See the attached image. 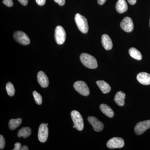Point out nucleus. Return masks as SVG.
Returning <instances> with one entry per match:
<instances>
[{
	"mask_svg": "<svg viewBox=\"0 0 150 150\" xmlns=\"http://www.w3.org/2000/svg\"><path fill=\"white\" fill-rule=\"evenodd\" d=\"M80 59L82 64L88 69H95L97 68L96 59L90 54L83 53L80 56Z\"/></svg>",
	"mask_w": 150,
	"mask_h": 150,
	"instance_id": "nucleus-1",
	"label": "nucleus"
},
{
	"mask_svg": "<svg viewBox=\"0 0 150 150\" xmlns=\"http://www.w3.org/2000/svg\"><path fill=\"white\" fill-rule=\"evenodd\" d=\"M75 21L80 31L82 33H86L88 30V25L86 18L80 14L76 13L75 16Z\"/></svg>",
	"mask_w": 150,
	"mask_h": 150,
	"instance_id": "nucleus-2",
	"label": "nucleus"
},
{
	"mask_svg": "<svg viewBox=\"0 0 150 150\" xmlns=\"http://www.w3.org/2000/svg\"><path fill=\"white\" fill-rule=\"evenodd\" d=\"M71 117L75 128L78 131H82L84 128V123L83 119L80 113L77 110H73L71 112Z\"/></svg>",
	"mask_w": 150,
	"mask_h": 150,
	"instance_id": "nucleus-3",
	"label": "nucleus"
},
{
	"mask_svg": "<svg viewBox=\"0 0 150 150\" xmlns=\"http://www.w3.org/2000/svg\"><path fill=\"white\" fill-rule=\"evenodd\" d=\"M74 87L75 89L81 95L87 96L89 95V89L84 82L77 81L74 83Z\"/></svg>",
	"mask_w": 150,
	"mask_h": 150,
	"instance_id": "nucleus-4",
	"label": "nucleus"
},
{
	"mask_svg": "<svg viewBox=\"0 0 150 150\" xmlns=\"http://www.w3.org/2000/svg\"><path fill=\"white\" fill-rule=\"evenodd\" d=\"M55 39L56 43L62 45L64 43L66 39V33L65 30L60 25L56 27L55 30Z\"/></svg>",
	"mask_w": 150,
	"mask_h": 150,
	"instance_id": "nucleus-5",
	"label": "nucleus"
},
{
	"mask_svg": "<svg viewBox=\"0 0 150 150\" xmlns=\"http://www.w3.org/2000/svg\"><path fill=\"white\" fill-rule=\"evenodd\" d=\"M13 37L17 42L21 45H27L30 43L29 37L23 31H16L14 33Z\"/></svg>",
	"mask_w": 150,
	"mask_h": 150,
	"instance_id": "nucleus-6",
	"label": "nucleus"
},
{
	"mask_svg": "<svg viewBox=\"0 0 150 150\" xmlns=\"http://www.w3.org/2000/svg\"><path fill=\"white\" fill-rule=\"evenodd\" d=\"M107 146L110 149H120L124 146V140L119 137H114L107 142Z\"/></svg>",
	"mask_w": 150,
	"mask_h": 150,
	"instance_id": "nucleus-7",
	"label": "nucleus"
},
{
	"mask_svg": "<svg viewBox=\"0 0 150 150\" xmlns=\"http://www.w3.org/2000/svg\"><path fill=\"white\" fill-rule=\"evenodd\" d=\"M150 128V120L139 122L135 127V133L137 135H141Z\"/></svg>",
	"mask_w": 150,
	"mask_h": 150,
	"instance_id": "nucleus-8",
	"label": "nucleus"
},
{
	"mask_svg": "<svg viewBox=\"0 0 150 150\" xmlns=\"http://www.w3.org/2000/svg\"><path fill=\"white\" fill-rule=\"evenodd\" d=\"M121 28L126 32H131L134 29V23L131 18L126 17L124 18L120 23Z\"/></svg>",
	"mask_w": 150,
	"mask_h": 150,
	"instance_id": "nucleus-9",
	"label": "nucleus"
},
{
	"mask_svg": "<svg viewBox=\"0 0 150 150\" xmlns=\"http://www.w3.org/2000/svg\"><path fill=\"white\" fill-rule=\"evenodd\" d=\"M48 135V129L47 125L44 123L40 124L38 129V138L39 141L44 143L47 141Z\"/></svg>",
	"mask_w": 150,
	"mask_h": 150,
	"instance_id": "nucleus-10",
	"label": "nucleus"
},
{
	"mask_svg": "<svg viewBox=\"0 0 150 150\" xmlns=\"http://www.w3.org/2000/svg\"><path fill=\"white\" fill-rule=\"evenodd\" d=\"M89 123L91 124L93 127L95 131L96 132H100L102 131L104 128L103 123L98 120L97 118L93 116H89L88 118Z\"/></svg>",
	"mask_w": 150,
	"mask_h": 150,
	"instance_id": "nucleus-11",
	"label": "nucleus"
},
{
	"mask_svg": "<svg viewBox=\"0 0 150 150\" xmlns=\"http://www.w3.org/2000/svg\"><path fill=\"white\" fill-rule=\"evenodd\" d=\"M37 79L38 83L43 88L47 87L49 84V80L48 76L42 71H40L37 75Z\"/></svg>",
	"mask_w": 150,
	"mask_h": 150,
	"instance_id": "nucleus-12",
	"label": "nucleus"
},
{
	"mask_svg": "<svg viewBox=\"0 0 150 150\" xmlns=\"http://www.w3.org/2000/svg\"><path fill=\"white\" fill-rule=\"evenodd\" d=\"M137 80L142 84L149 85L150 84V74L146 72L139 73L137 76Z\"/></svg>",
	"mask_w": 150,
	"mask_h": 150,
	"instance_id": "nucleus-13",
	"label": "nucleus"
},
{
	"mask_svg": "<svg viewBox=\"0 0 150 150\" xmlns=\"http://www.w3.org/2000/svg\"><path fill=\"white\" fill-rule=\"evenodd\" d=\"M101 43L103 48L106 50H110L112 47V40L109 35L103 34L101 37Z\"/></svg>",
	"mask_w": 150,
	"mask_h": 150,
	"instance_id": "nucleus-14",
	"label": "nucleus"
},
{
	"mask_svg": "<svg viewBox=\"0 0 150 150\" xmlns=\"http://www.w3.org/2000/svg\"><path fill=\"white\" fill-rule=\"evenodd\" d=\"M115 8L118 13H123L128 10V5L125 0H118L115 5Z\"/></svg>",
	"mask_w": 150,
	"mask_h": 150,
	"instance_id": "nucleus-15",
	"label": "nucleus"
},
{
	"mask_svg": "<svg viewBox=\"0 0 150 150\" xmlns=\"http://www.w3.org/2000/svg\"><path fill=\"white\" fill-rule=\"evenodd\" d=\"M96 84L103 93H108L111 91V87L109 84L104 81H97Z\"/></svg>",
	"mask_w": 150,
	"mask_h": 150,
	"instance_id": "nucleus-16",
	"label": "nucleus"
},
{
	"mask_svg": "<svg viewBox=\"0 0 150 150\" xmlns=\"http://www.w3.org/2000/svg\"><path fill=\"white\" fill-rule=\"evenodd\" d=\"M126 94L123 92L118 91L115 94L114 100L116 104L120 106H123L125 104V98Z\"/></svg>",
	"mask_w": 150,
	"mask_h": 150,
	"instance_id": "nucleus-17",
	"label": "nucleus"
},
{
	"mask_svg": "<svg viewBox=\"0 0 150 150\" xmlns=\"http://www.w3.org/2000/svg\"><path fill=\"white\" fill-rule=\"evenodd\" d=\"M100 110L103 113L109 118H112L114 116L113 110L109 106L105 104H102L100 105Z\"/></svg>",
	"mask_w": 150,
	"mask_h": 150,
	"instance_id": "nucleus-18",
	"label": "nucleus"
},
{
	"mask_svg": "<svg viewBox=\"0 0 150 150\" xmlns=\"http://www.w3.org/2000/svg\"><path fill=\"white\" fill-rule=\"evenodd\" d=\"M129 52L130 56L133 59L139 60V61L142 60V54L141 52L136 48H133V47L130 48Z\"/></svg>",
	"mask_w": 150,
	"mask_h": 150,
	"instance_id": "nucleus-19",
	"label": "nucleus"
},
{
	"mask_svg": "<svg viewBox=\"0 0 150 150\" xmlns=\"http://www.w3.org/2000/svg\"><path fill=\"white\" fill-rule=\"evenodd\" d=\"M31 130L29 127H23L21 129L18 133V137H23L24 139L29 137L31 135Z\"/></svg>",
	"mask_w": 150,
	"mask_h": 150,
	"instance_id": "nucleus-20",
	"label": "nucleus"
},
{
	"mask_svg": "<svg viewBox=\"0 0 150 150\" xmlns=\"http://www.w3.org/2000/svg\"><path fill=\"white\" fill-rule=\"evenodd\" d=\"M22 122V120L21 118L11 119L8 124L9 129L11 130H13L16 129L21 124Z\"/></svg>",
	"mask_w": 150,
	"mask_h": 150,
	"instance_id": "nucleus-21",
	"label": "nucleus"
},
{
	"mask_svg": "<svg viewBox=\"0 0 150 150\" xmlns=\"http://www.w3.org/2000/svg\"><path fill=\"white\" fill-rule=\"evenodd\" d=\"M6 90L9 96H13L15 93V89L13 84L11 82H8L6 85Z\"/></svg>",
	"mask_w": 150,
	"mask_h": 150,
	"instance_id": "nucleus-22",
	"label": "nucleus"
},
{
	"mask_svg": "<svg viewBox=\"0 0 150 150\" xmlns=\"http://www.w3.org/2000/svg\"><path fill=\"white\" fill-rule=\"evenodd\" d=\"M33 95L36 103L39 105L42 104V97L40 94L38 93L37 91H34L33 93Z\"/></svg>",
	"mask_w": 150,
	"mask_h": 150,
	"instance_id": "nucleus-23",
	"label": "nucleus"
},
{
	"mask_svg": "<svg viewBox=\"0 0 150 150\" xmlns=\"http://www.w3.org/2000/svg\"><path fill=\"white\" fill-rule=\"evenodd\" d=\"M5 146V140L2 135L0 136V149H3Z\"/></svg>",
	"mask_w": 150,
	"mask_h": 150,
	"instance_id": "nucleus-24",
	"label": "nucleus"
},
{
	"mask_svg": "<svg viewBox=\"0 0 150 150\" xmlns=\"http://www.w3.org/2000/svg\"><path fill=\"white\" fill-rule=\"evenodd\" d=\"M3 3L8 7H11L13 5L12 0H3Z\"/></svg>",
	"mask_w": 150,
	"mask_h": 150,
	"instance_id": "nucleus-25",
	"label": "nucleus"
},
{
	"mask_svg": "<svg viewBox=\"0 0 150 150\" xmlns=\"http://www.w3.org/2000/svg\"><path fill=\"white\" fill-rule=\"evenodd\" d=\"M15 147L13 149V150H21V143H16L15 144Z\"/></svg>",
	"mask_w": 150,
	"mask_h": 150,
	"instance_id": "nucleus-26",
	"label": "nucleus"
},
{
	"mask_svg": "<svg viewBox=\"0 0 150 150\" xmlns=\"http://www.w3.org/2000/svg\"><path fill=\"white\" fill-rule=\"evenodd\" d=\"M37 4L39 6H43L46 3V0H35Z\"/></svg>",
	"mask_w": 150,
	"mask_h": 150,
	"instance_id": "nucleus-27",
	"label": "nucleus"
},
{
	"mask_svg": "<svg viewBox=\"0 0 150 150\" xmlns=\"http://www.w3.org/2000/svg\"><path fill=\"white\" fill-rule=\"evenodd\" d=\"M55 2L59 4L61 6H64L65 4V0H54Z\"/></svg>",
	"mask_w": 150,
	"mask_h": 150,
	"instance_id": "nucleus-28",
	"label": "nucleus"
},
{
	"mask_svg": "<svg viewBox=\"0 0 150 150\" xmlns=\"http://www.w3.org/2000/svg\"><path fill=\"white\" fill-rule=\"evenodd\" d=\"M19 3L22 5L26 6L28 3V0H18Z\"/></svg>",
	"mask_w": 150,
	"mask_h": 150,
	"instance_id": "nucleus-29",
	"label": "nucleus"
},
{
	"mask_svg": "<svg viewBox=\"0 0 150 150\" xmlns=\"http://www.w3.org/2000/svg\"><path fill=\"white\" fill-rule=\"evenodd\" d=\"M127 1L131 5H134L137 3V0H127Z\"/></svg>",
	"mask_w": 150,
	"mask_h": 150,
	"instance_id": "nucleus-30",
	"label": "nucleus"
},
{
	"mask_svg": "<svg viewBox=\"0 0 150 150\" xmlns=\"http://www.w3.org/2000/svg\"><path fill=\"white\" fill-rule=\"evenodd\" d=\"M98 3L100 5H102L106 1V0H97Z\"/></svg>",
	"mask_w": 150,
	"mask_h": 150,
	"instance_id": "nucleus-31",
	"label": "nucleus"
},
{
	"mask_svg": "<svg viewBox=\"0 0 150 150\" xmlns=\"http://www.w3.org/2000/svg\"><path fill=\"white\" fill-rule=\"evenodd\" d=\"M21 150H29L28 147L27 146H25V145H24V146H23L21 147Z\"/></svg>",
	"mask_w": 150,
	"mask_h": 150,
	"instance_id": "nucleus-32",
	"label": "nucleus"
},
{
	"mask_svg": "<svg viewBox=\"0 0 150 150\" xmlns=\"http://www.w3.org/2000/svg\"><path fill=\"white\" fill-rule=\"evenodd\" d=\"M46 125H47V126H48V123H46Z\"/></svg>",
	"mask_w": 150,
	"mask_h": 150,
	"instance_id": "nucleus-33",
	"label": "nucleus"
},
{
	"mask_svg": "<svg viewBox=\"0 0 150 150\" xmlns=\"http://www.w3.org/2000/svg\"><path fill=\"white\" fill-rule=\"evenodd\" d=\"M73 128H75V126H73Z\"/></svg>",
	"mask_w": 150,
	"mask_h": 150,
	"instance_id": "nucleus-34",
	"label": "nucleus"
},
{
	"mask_svg": "<svg viewBox=\"0 0 150 150\" xmlns=\"http://www.w3.org/2000/svg\"><path fill=\"white\" fill-rule=\"evenodd\" d=\"M149 25H150V22H149Z\"/></svg>",
	"mask_w": 150,
	"mask_h": 150,
	"instance_id": "nucleus-35",
	"label": "nucleus"
}]
</instances>
